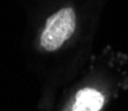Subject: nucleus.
Listing matches in <instances>:
<instances>
[{
    "instance_id": "obj_1",
    "label": "nucleus",
    "mask_w": 128,
    "mask_h": 111,
    "mask_svg": "<svg viewBox=\"0 0 128 111\" xmlns=\"http://www.w3.org/2000/svg\"><path fill=\"white\" fill-rule=\"evenodd\" d=\"M78 27L76 11L72 7H63L46 20L40 34V47L46 52H56L72 38Z\"/></svg>"
},
{
    "instance_id": "obj_2",
    "label": "nucleus",
    "mask_w": 128,
    "mask_h": 111,
    "mask_svg": "<svg viewBox=\"0 0 128 111\" xmlns=\"http://www.w3.org/2000/svg\"><path fill=\"white\" fill-rule=\"evenodd\" d=\"M106 98L103 92L92 87H84L75 95V100L71 106L74 111H99L103 108Z\"/></svg>"
}]
</instances>
